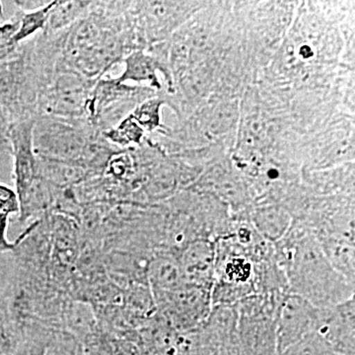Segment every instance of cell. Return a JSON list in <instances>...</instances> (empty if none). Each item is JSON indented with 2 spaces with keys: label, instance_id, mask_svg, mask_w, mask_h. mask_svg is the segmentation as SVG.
I'll use <instances>...</instances> for the list:
<instances>
[{
  "label": "cell",
  "instance_id": "1",
  "mask_svg": "<svg viewBox=\"0 0 355 355\" xmlns=\"http://www.w3.org/2000/svg\"><path fill=\"white\" fill-rule=\"evenodd\" d=\"M40 88L26 43L0 60V112L11 125L38 118Z\"/></svg>",
  "mask_w": 355,
  "mask_h": 355
},
{
  "label": "cell",
  "instance_id": "2",
  "mask_svg": "<svg viewBox=\"0 0 355 355\" xmlns=\"http://www.w3.org/2000/svg\"><path fill=\"white\" fill-rule=\"evenodd\" d=\"M98 79L81 76L62 62L40 93L39 116L89 121L93 90Z\"/></svg>",
  "mask_w": 355,
  "mask_h": 355
},
{
  "label": "cell",
  "instance_id": "3",
  "mask_svg": "<svg viewBox=\"0 0 355 355\" xmlns=\"http://www.w3.org/2000/svg\"><path fill=\"white\" fill-rule=\"evenodd\" d=\"M92 123L41 116L35 121L33 144L39 157L78 163Z\"/></svg>",
  "mask_w": 355,
  "mask_h": 355
},
{
  "label": "cell",
  "instance_id": "4",
  "mask_svg": "<svg viewBox=\"0 0 355 355\" xmlns=\"http://www.w3.org/2000/svg\"><path fill=\"white\" fill-rule=\"evenodd\" d=\"M156 91L146 86L121 83L116 78L98 79L90 105L89 121L102 132L116 127L127 118L140 103L156 96Z\"/></svg>",
  "mask_w": 355,
  "mask_h": 355
},
{
  "label": "cell",
  "instance_id": "5",
  "mask_svg": "<svg viewBox=\"0 0 355 355\" xmlns=\"http://www.w3.org/2000/svg\"><path fill=\"white\" fill-rule=\"evenodd\" d=\"M319 310L302 296L286 299L280 311L277 345L280 354L316 334Z\"/></svg>",
  "mask_w": 355,
  "mask_h": 355
},
{
  "label": "cell",
  "instance_id": "6",
  "mask_svg": "<svg viewBox=\"0 0 355 355\" xmlns=\"http://www.w3.org/2000/svg\"><path fill=\"white\" fill-rule=\"evenodd\" d=\"M35 121V119H30L10 125L13 180L18 200L25 196L39 178L38 158L33 144Z\"/></svg>",
  "mask_w": 355,
  "mask_h": 355
},
{
  "label": "cell",
  "instance_id": "7",
  "mask_svg": "<svg viewBox=\"0 0 355 355\" xmlns=\"http://www.w3.org/2000/svg\"><path fill=\"white\" fill-rule=\"evenodd\" d=\"M316 335L336 354H354V305H338L320 313Z\"/></svg>",
  "mask_w": 355,
  "mask_h": 355
},
{
  "label": "cell",
  "instance_id": "8",
  "mask_svg": "<svg viewBox=\"0 0 355 355\" xmlns=\"http://www.w3.org/2000/svg\"><path fill=\"white\" fill-rule=\"evenodd\" d=\"M125 69L121 76L116 77L121 83H133L137 86H146L160 92L162 89L157 72H162L167 81L169 92L174 93V84L170 72L154 57L153 53L146 50L133 51L123 60Z\"/></svg>",
  "mask_w": 355,
  "mask_h": 355
},
{
  "label": "cell",
  "instance_id": "9",
  "mask_svg": "<svg viewBox=\"0 0 355 355\" xmlns=\"http://www.w3.org/2000/svg\"><path fill=\"white\" fill-rule=\"evenodd\" d=\"M147 282L154 299H159L184 286V275L179 260L168 254H158L148 261Z\"/></svg>",
  "mask_w": 355,
  "mask_h": 355
},
{
  "label": "cell",
  "instance_id": "10",
  "mask_svg": "<svg viewBox=\"0 0 355 355\" xmlns=\"http://www.w3.org/2000/svg\"><path fill=\"white\" fill-rule=\"evenodd\" d=\"M214 248L209 242H195L187 248L179 261L184 282L202 287L210 279L214 270Z\"/></svg>",
  "mask_w": 355,
  "mask_h": 355
},
{
  "label": "cell",
  "instance_id": "11",
  "mask_svg": "<svg viewBox=\"0 0 355 355\" xmlns=\"http://www.w3.org/2000/svg\"><path fill=\"white\" fill-rule=\"evenodd\" d=\"M37 158L39 177L58 190L76 188L91 178L87 170L78 163L53 160L39 156Z\"/></svg>",
  "mask_w": 355,
  "mask_h": 355
},
{
  "label": "cell",
  "instance_id": "12",
  "mask_svg": "<svg viewBox=\"0 0 355 355\" xmlns=\"http://www.w3.org/2000/svg\"><path fill=\"white\" fill-rule=\"evenodd\" d=\"M121 149L113 146L101 130L92 125L89 130L79 164L85 168L91 178L102 176L109 161Z\"/></svg>",
  "mask_w": 355,
  "mask_h": 355
},
{
  "label": "cell",
  "instance_id": "13",
  "mask_svg": "<svg viewBox=\"0 0 355 355\" xmlns=\"http://www.w3.org/2000/svg\"><path fill=\"white\" fill-rule=\"evenodd\" d=\"M94 1H57L49 14L43 32L58 33L71 27L77 21L86 17Z\"/></svg>",
  "mask_w": 355,
  "mask_h": 355
},
{
  "label": "cell",
  "instance_id": "14",
  "mask_svg": "<svg viewBox=\"0 0 355 355\" xmlns=\"http://www.w3.org/2000/svg\"><path fill=\"white\" fill-rule=\"evenodd\" d=\"M104 137L113 146L121 150L135 148V146H141L142 140L146 137L144 128L139 125L130 114L120 121L116 127L103 132Z\"/></svg>",
  "mask_w": 355,
  "mask_h": 355
},
{
  "label": "cell",
  "instance_id": "15",
  "mask_svg": "<svg viewBox=\"0 0 355 355\" xmlns=\"http://www.w3.org/2000/svg\"><path fill=\"white\" fill-rule=\"evenodd\" d=\"M164 104L163 98L154 96L137 105L130 114L144 132H153L162 127L160 111Z\"/></svg>",
  "mask_w": 355,
  "mask_h": 355
},
{
  "label": "cell",
  "instance_id": "16",
  "mask_svg": "<svg viewBox=\"0 0 355 355\" xmlns=\"http://www.w3.org/2000/svg\"><path fill=\"white\" fill-rule=\"evenodd\" d=\"M46 355H88L80 340L64 329H55L51 334Z\"/></svg>",
  "mask_w": 355,
  "mask_h": 355
},
{
  "label": "cell",
  "instance_id": "17",
  "mask_svg": "<svg viewBox=\"0 0 355 355\" xmlns=\"http://www.w3.org/2000/svg\"><path fill=\"white\" fill-rule=\"evenodd\" d=\"M0 214L11 216L19 214V200L15 190L0 184Z\"/></svg>",
  "mask_w": 355,
  "mask_h": 355
},
{
  "label": "cell",
  "instance_id": "18",
  "mask_svg": "<svg viewBox=\"0 0 355 355\" xmlns=\"http://www.w3.org/2000/svg\"><path fill=\"white\" fill-rule=\"evenodd\" d=\"M10 125L11 123L0 112V155H3V154L11 155V153H12L10 142Z\"/></svg>",
  "mask_w": 355,
  "mask_h": 355
},
{
  "label": "cell",
  "instance_id": "19",
  "mask_svg": "<svg viewBox=\"0 0 355 355\" xmlns=\"http://www.w3.org/2000/svg\"><path fill=\"white\" fill-rule=\"evenodd\" d=\"M9 217L10 216L0 214V254L11 253L16 247L15 241L10 242L7 239Z\"/></svg>",
  "mask_w": 355,
  "mask_h": 355
},
{
  "label": "cell",
  "instance_id": "20",
  "mask_svg": "<svg viewBox=\"0 0 355 355\" xmlns=\"http://www.w3.org/2000/svg\"><path fill=\"white\" fill-rule=\"evenodd\" d=\"M18 25H19V10L14 14L13 17L8 22L0 25V44H6L9 41L18 29Z\"/></svg>",
  "mask_w": 355,
  "mask_h": 355
},
{
  "label": "cell",
  "instance_id": "21",
  "mask_svg": "<svg viewBox=\"0 0 355 355\" xmlns=\"http://www.w3.org/2000/svg\"><path fill=\"white\" fill-rule=\"evenodd\" d=\"M50 1H14V6H17V8L23 12H29V11L38 10Z\"/></svg>",
  "mask_w": 355,
  "mask_h": 355
},
{
  "label": "cell",
  "instance_id": "22",
  "mask_svg": "<svg viewBox=\"0 0 355 355\" xmlns=\"http://www.w3.org/2000/svg\"><path fill=\"white\" fill-rule=\"evenodd\" d=\"M277 221H279V218H277V214H275L272 219V225H275V222ZM266 223H268V226H266V230L270 231V228H272V221L268 220V219L266 217V218L263 219V224L265 225ZM277 223H279V222H277Z\"/></svg>",
  "mask_w": 355,
  "mask_h": 355
}]
</instances>
